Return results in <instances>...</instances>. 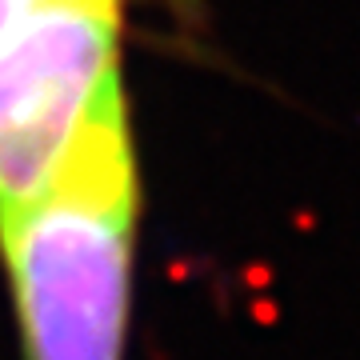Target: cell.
<instances>
[{"mask_svg":"<svg viewBox=\"0 0 360 360\" xmlns=\"http://www.w3.org/2000/svg\"><path fill=\"white\" fill-rule=\"evenodd\" d=\"M141 165L116 72L32 196L0 208V269L20 360H124Z\"/></svg>","mask_w":360,"mask_h":360,"instance_id":"obj_1","label":"cell"},{"mask_svg":"<svg viewBox=\"0 0 360 360\" xmlns=\"http://www.w3.org/2000/svg\"><path fill=\"white\" fill-rule=\"evenodd\" d=\"M120 44L124 0H56L0 37V208L49 180Z\"/></svg>","mask_w":360,"mask_h":360,"instance_id":"obj_2","label":"cell"},{"mask_svg":"<svg viewBox=\"0 0 360 360\" xmlns=\"http://www.w3.org/2000/svg\"><path fill=\"white\" fill-rule=\"evenodd\" d=\"M49 4H56V0H0V37H4L8 28H16L25 16L49 8Z\"/></svg>","mask_w":360,"mask_h":360,"instance_id":"obj_3","label":"cell"}]
</instances>
